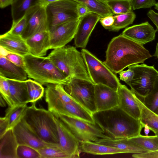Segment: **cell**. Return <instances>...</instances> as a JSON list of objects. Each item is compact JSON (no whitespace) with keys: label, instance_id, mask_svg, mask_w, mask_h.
Instances as JSON below:
<instances>
[{"label":"cell","instance_id":"cell-1","mask_svg":"<svg viewBox=\"0 0 158 158\" xmlns=\"http://www.w3.org/2000/svg\"><path fill=\"white\" fill-rule=\"evenodd\" d=\"M106 53L103 62L116 74L130 66L143 63L152 56L143 45L122 34L111 39Z\"/></svg>","mask_w":158,"mask_h":158},{"label":"cell","instance_id":"cell-2","mask_svg":"<svg viewBox=\"0 0 158 158\" xmlns=\"http://www.w3.org/2000/svg\"><path fill=\"white\" fill-rule=\"evenodd\" d=\"M95 123L110 139H129L140 135L144 126L119 107L92 114Z\"/></svg>","mask_w":158,"mask_h":158},{"label":"cell","instance_id":"cell-3","mask_svg":"<svg viewBox=\"0 0 158 158\" xmlns=\"http://www.w3.org/2000/svg\"><path fill=\"white\" fill-rule=\"evenodd\" d=\"M47 57L70 81L79 78L91 81L81 52L72 46L54 49Z\"/></svg>","mask_w":158,"mask_h":158},{"label":"cell","instance_id":"cell-4","mask_svg":"<svg viewBox=\"0 0 158 158\" xmlns=\"http://www.w3.org/2000/svg\"><path fill=\"white\" fill-rule=\"evenodd\" d=\"M36 102L27 107L22 118L27 125L43 141L59 143L57 126L54 116L49 110L38 108Z\"/></svg>","mask_w":158,"mask_h":158},{"label":"cell","instance_id":"cell-5","mask_svg":"<svg viewBox=\"0 0 158 158\" xmlns=\"http://www.w3.org/2000/svg\"><path fill=\"white\" fill-rule=\"evenodd\" d=\"M24 69L28 77L41 84L67 85L68 80L47 57L30 53L23 56Z\"/></svg>","mask_w":158,"mask_h":158},{"label":"cell","instance_id":"cell-6","mask_svg":"<svg viewBox=\"0 0 158 158\" xmlns=\"http://www.w3.org/2000/svg\"><path fill=\"white\" fill-rule=\"evenodd\" d=\"M81 52L91 81L95 85H103L117 91L121 84L116 74L87 50L82 48Z\"/></svg>","mask_w":158,"mask_h":158},{"label":"cell","instance_id":"cell-7","mask_svg":"<svg viewBox=\"0 0 158 158\" xmlns=\"http://www.w3.org/2000/svg\"><path fill=\"white\" fill-rule=\"evenodd\" d=\"M128 68L133 71L134 76L127 85L137 96L143 99L152 89L158 76V71L154 66L144 64H135Z\"/></svg>","mask_w":158,"mask_h":158},{"label":"cell","instance_id":"cell-8","mask_svg":"<svg viewBox=\"0 0 158 158\" xmlns=\"http://www.w3.org/2000/svg\"><path fill=\"white\" fill-rule=\"evenodd\" d=\"M56 117L64 123L80 143L85 142H98L101 139L110 138L96 124L61 114Z\"/></svg>","mask_w":158,"mask_h":158},{"label":"cell","instance_id":"cell-9","mask_svg":"<svg viewBox=\"0 0 158 158\" xmlns=\"http://www.w3.org/2000/svg\"><path fill=\"white\" fill-rule=\"evenodd\" d=\"M95 85L87 80L74 78L64 86L66 92L93 114L97 112L95 101Z\"/></svg>","mask_w":158,"mask_h":158},{"label":"cell","instance_id":"cell-10","mask_svg":"<svg viewBox=\"0 0 158 158\" xmlns=\"http://www.w3.org/2000/svg\"><path fill=\"white\" fill-rule=\"evenodd\" d=\"M78 3L73 0H59L47 6L49 30L59 24L80 18L77 11Z\"/></svg>","mask_w":158,"mask_h":158},{"label":"cell","instance_id":"cell-11","mask_svg":"<svg viewBox=\"0 0 158 158\" xmlns=\"http://www.w3.org/2000/svg\"><path fill=\"white\" fill-rule=\"evenodd\" d=\"M79 21L80 18L59 24L50 29L48 31L50 49L64 47L74 38Z\"/></svg>","mask_w":158,"mask_h":158},{"label":"cell","instance_id":"cell-12","mask_svg":"<svg viewBox=\"0 0 158 158\" xmlns=\"http://www.w3.org/2000/svg\"><path fill=\"white\" fill-rule=\"evenodd\" d=\"M27 23L21 36L26 40L33 35L43 31H48L45 7L40 5L29 10L25 15Z\"/></svg>","mask_w":158,"mask_h":158},{"label":"cell","instance_id":"cell-13","mask_svg":"<svg viewBox=\"0 0 158 158\" xmlns=\"http://www.w3.org/2000/svg\"><path fill=\"white\" fill-rule=\"evenodd\" d=\"M13 129L19 145L28 146L37 150L48 147L60 148L59 144L49 143L43 141L27 125L22 119Z\"/></svg>","mask_w":158,"mask_h":158},{"label":"cell","instance_id":"cell-14","mask_svg":"<svg viewBox=\"0 0 158 158\" xmlns=\"http://www.w3.org/2000/svg\"><path fill=\"white\" fill-rule=\"evenodd\" d=\"M54 118L58 129L60 148L71 158H79L80 143L60 119L55 116Z\"/></svg>","mask_w":158,"mask_h":158},{"label":"cell","instance_id":"cell-15","mask_svg":"<svg viewBox=\"0 0 158 158\" xmlns=\"http://www.w3.org/2000/svg\"><path fill=\"white\" fill-rule=\"evenodd\" d=\"M101 17L93 13H89L80 18V21L74 38L76 48H85L91 35Z\"/></svg>","mask_w":158,"mask_h":158},{"label":"cell","instance_id":"cell-16","mask_svg":"<svg viewBox=\"0 0 158 158\" xmlns=\"http://www.w3.org/2000/svg\"><path fill=\"white\" fill-rule=\"evenodd\" d=\"M48 110L56 116L61 114L96 124L92 114L77 101L60 103Z\"/></svg>","mask_w":158,"mask_h":158},{"label":"cell","instance_id":"cell-17","mask_svg":"<svg viewBox=\"0 0 158 158\" xmlns=\"http://www.w3.org/2000/svg\"><path fill=\"white\" fill-rule=\"evenodd\" d=\"M95 101L97 112L119 107L118 91L103 85H95Z\"/></svg>","mask_w":158,"mask_h":158},{"label":"cell","instance_id":"cell-18","mask_svg":"<svg viewBox=\"0 0 158 158\" xmlns=\"http://www.w3.org/2000/svg\"><path fill=\"white\" fill-rule=\"evenodd\" d=\"M157 31L148 22H146L126 28L122 34L143 45L155 40Z\"/></svg>","mask_w":158,"mask_h":158},{"label":"cell","instance_id":"cell-19","mask_svg":"<svg viewBox=\"0 0 158 158\" xmlns=\"http://www.w3.org/2000/svg\"><path fill=\"white\" fill-rule=\"evenodd\" d=\"M119 98V107L134 118L140 120L141 111L136 99V95L126 86L121 84L117 90Z\"/></svg>","mask_w":158,"mask_h":158},{"label":"cell","instance_id":"cell-20","mask_svg":"<svg viewBox=\"0 0 158 158\" xmlns=\"http://www.w3.org/2000/svg\"><path fill=\"white\" fill-rule=\"evenodd\" d=\"M0 46L11 52L23 57L30 53L26 40L21 36L14 35L8 31L0 35Z\"/></svg>","mask_w":158,"mask_h":158},{"label":"cell","instance_id":"cell-21","mask_svg":"<svg viewBox=\"0 0 158 158\" xmlns=\"http://www.w3.org/2000/svg\"><path fill=\"white\" fill-rule=\"evenodd\" d=\"M30 53L37 56H43L50 49V43L48 31H43L37 33L26 40Z\"/></svg>","mask_w":158,"mask_h":158},{"label":"cell","instance_id":"cell-22","mask_svg":"<svg viewBox=\"0 0 158 158\" xmlns=\"http://www.w3.org/2000/svg\"><path fill=\"white\" fill-rule=\"evenodd\" d=\"M45 90V100L49 110L58 103L76 101L60 84L48 85Z\"/></svg>","mask_w":158,"mask_h":158},{"label":"cell","instance_id":"cell-23","mask_svg":"<svg viewBox=\"0 0 158 158\" xmlns=\"http://www.w3.org/2000/svg\"><path fill=\"white\" fill-rule=\"evenodd\" d=\"M7 79L10 85L13 106L30 102L26 81Z\"/></svg>","mask_w":158,"mask_h":158},{"label":"cell","instance_id":"cell-24","mask_svg":"<svg viewBox=\"0 0 158 158\" xmlns=\"http://www.w3.org/2000/svg\"><path fill=\"white\" fill-rule=\"evenodd\" d=\"M0 75L19 81H25L28 77L24 68L16 65L2 56H0Z\"/></svg>","mask_w":158,"mask_h":158},{"label":"cell","instance_id":"cell-25","mask_svg":"<svg viewBox=\"0 0 158 158\" xmlns=\"http://www.w3.org/2000/svg\"><path fill=\"white\" fill-rule=\"evenodd\" d=\"M0 158H18V144L13 129L8 130L0 137Z\"/></svg>","mask_w":158,"mask_h":158},{"label":"cell","instance_id":"cell-26","mask_svg":"<svg viewBox=\"0 0 158 158\" xmlns=\"http://www.w3.org/2000/svg\"><path fill=\"white\" fill-rule=\"evenodd\" d=\"M97 143L116 148L124 151L126 153H144L148 151L129 139H103Z\"/></svg>","mask_w":158,"mask_h":158},{"label":"cell","instance_id":"cell-27","mask_svg":"<svg viewBox=\"0 0 158 158\" xmlns=\"http://www.w3.org/2000/svg\"><path fill=\"white\" fill-rule=\"evenodd\" d=\"M80 152L95 155H103L124 153L125 152L120 149L92 142H85L80 143Z\"/></svg>","mask_w":158,"mask_h":158},{"label":"cell","instance_id":"cell-28","mask_svg":"<svg viewBox=\"0 0 158 158\" xmlns=\"http://www.w3.org/2000/svg\"><path fill=\"white\" fill-rule=\"evenodd\" d=\"M135 98L140 109L142 123L144 127L146 126L153 132H158V115L148 108L142 99L136 95Z\"/></svg>","mask_w":158,"mask_h":158},{"label":"cell","instance_id":"cell-29","mask_svg":"<svg viewBox=\"0 0 158 158\" xmlns=\"http://www.w3.org/2000/svg\"><path fill=\"white\" fill-rule=\"evenodd\" d=\"M39 5V0H13L10 5L12 23L20 20L29 10Z\"/></svg>","mask_w":158,"mask_h":158},{"label":"cell","instance_id":"cell-30","mask_svg":"<svg viewBox=\"0 0 158 158\" xmlns=\"http://www.w3.org/2000/svg\"><path fill=\"white\" fill-rule=\"evenodd\" d=\"M73 0L85 5L90 12L95 14L101 18L114 15L104 1L102 0Z\"/></svg>","mask_w":158,"mask_h":158},{"label":"cell","instance_id":"cell-31","mask_svg":"<svg viewBox=\"0 0 158 158\" xmlns=\"http://www.w3.org/2000/svg\"><path fill=\"white\" fill-rule=\"evenodd\" d=\"M27 107V104L8 107L5 117L8 123V130L13 129L22 118Z\"/></svg>","mask_w":158,"mask_h":158},{"label":"cell","instance_id":"cell-32","mask_svg":"<svg viewBox=\"0 0 158 158\" xmlns=\"http://www.w3.org/2000/svg\"><path fill=\"white\" fill-rule=\"evenodd\" d=\"M129 139L148 152L158 150V137L156 135L144 136L141 134Z\"/></svg>","mask_w":158,"mask_h":158},{"label":"cell","instance_id":"cell-33","mask_svg":"<svg viewBox=\"0 0 158 158\" xmlns=\"http://www.w3.org/2000/svg\"><path fill=\"white\" fill-rule=\"evenodd\" d=\"M113 24L108 30L110 31H118L133 23L136 15L132 11L124 14L115 15Z\"/></svg>","mask_w":158,"mask_h":158},{"label":"cell","instance_id":"cell-34","mask_svg":"<svg viewBox=\"0 0 158 158\" xmlns=\"http://www.w3.org/2000/svg\"><path fill=\"white\" fill-rule=\"evenodd\" d=\"M25 81L30 102H36L40 99L43 96L44 91L42 85L31 79Z\"/></svg>","mask_w":158,"mask_h":158},{"label":"cell","instance_id":"cell-35","mask_svg":"<svg viewBox=\"0 0 158 158\" xmlns=\"http://www.w3.org/2000/svg\"><path fill=\"white\" fill-rule=\"evenodd\" d=\"M105 2L114 15L132 11L131 0H110Z\"/></svg>","mask_w":158,"mask_h":158},{"label":"cell","instance_id":"cell-36","mask_svg":"<svg viewBox=\"0 0 158 158\" xmlns=\"http://www.w3.org/2000/svg\"><path fill=\"white\" fill-rule=\"evenodd\" d=\"M142 100L145 105L153 112L158 107V76L150 92Z\"/></svg>","mask_w":158,"mask_h":158},{"label":"cell","instance_id":"cell-37","mask_svg":"<svg viewBox=\"0 0 158 158\" xmlns=\"http://www.w3.org/2000/svg\"><path fill=\"white\" fill-rule=\"evenodd\" d=\"M37 151L41 155V158H71L69 155L58 147H46Z\"/></svg>","mask_w":158,"mask_h":158},{"label":"cell","instance_id":"cell-38","mask_svg":"<svg viewBox=\"0 0 158 158\" xmlns=\"http://www.w3.org/2000/svg\"><path fill=\"white\" fill-rule=\"evenodd\" d=\"M17 153L18 158H41L37 150L26 145H19Z\"/></svg>","mask_w":158,"mask_h":158},{"label":"cell","instance_id":"cell-39","mask_svg":"<svg viewBox=\"0 0 158 158\" xmlns=\"http://www.w3.org/2000/svg\"><path fill=\"white\" fill-rule=\"evenodd\" d=\"M0 95L5 101L8 107L13 106L11 99L10 88L7 79L0 75Z\"/></svg>","mask_w":158,"mask_h":158},{"label":"cell","instance_id":"cell-40","mask_svg":"<svg viewBox=\"0 0 158 158\" xmlns=\"http://www.w3.org/2000/svg\"><path fill=\"white\" fill-rule=\"evenodd\" d=\"M27 19L26 15L15 23H12L10 29L8 31L14 35L21 36L26 26Z\"/></svg>","mask_w":158,"mask_h":158},{"label":"cell","instance_id":"cell-41","mask_svg":"<svg viewBox=\"0 0 158 158\" xmlns=\"http://www.w3.org/2000/svg\"><path fill=\"white\" fill-rule=\"evenodd\" d=\"M132 10L150 8L155 6L156 0H131Z\"/></svg>","mask_w":158,"mask_h":158},{"label":"cell","instance_id":"cell-42","mask_svg":"<svg viewBox=\"0 0 158 158\" xmlns=\"http://www.w3.org/2000/svg\"><path fill=\"white\" fill-rule=\"evenodd\" d=\"M5 57L16 65L23 68H24V63L23 56L11 52L5 56Z\"/></svg>","mask_w":158,"mask_h":158},{"label":"cell","instance_id":"cell-43","mask_svg":"<svg viewBox=\"0 0 158 158\" xmlns=\"http://www.w3.org/2000/svg\"><path fill=\"white\" fill-rule=\"evenodd\" d=\"M120 80L128 84L133 79L134 76L133 71L128 69L126 70H122L118 73Z\"/></svg>","mask_w":158,"mask_h":158},{"label":"cell","instance_id":"cell-44","mask_svg":"<svg viewBox=\"0 0 158 158\" xmlns=\"http://www.w3.org/2000/svg\"><path fill=\"white\" fill-rule=\"evenodd\" d=\"M99 21L102 26L108 30L113 24L114 19L113 15H108L101 18Z\"/></svg>","mask_w":158,"mask_h":158},{"label":"cell","instance_id":"cell-45","mask_svg":"<svg viewBox=\"0 0 158 158\" xmlns=\"http://www.w3.org/2000/svg\"><path fill=\"white\" fill-rule=\"evenodd\" d=\"M135 158H158V150L141 153H134L132 155Z\"/></svg>","mask_w":158,"mask_h":158},{"label":"cell","instance_id":"cell-46","mask_svg":"<svg viewBox=\"0 0 158 158\" xmlns=\"http://www.w3.org/2000/svg\"><path fill=\"white\" fill-rule=\"evenodd\" d=\"M8 123L4 116L0 118V137L8 130Z\"/></svg>","mask_w":158,"mask_h":158},{"label":"cell","instance_id":"cell-47","mask_svg":"<svg viewBox=\"0 0 158 158\" xmlns=\"http://www.w3.org/2000/svg\"><path fill=\"white\" fill-rule=\"evenodd\" d=\"M77 11L79 18L90 13L88 8L85 5L79 3H78L77 6Z\"/></svg>","mask_w":158,"mask_h":158},{"label":"cell","instance_id":"cell-48","mask_svg":"<svg viewBox=\"0 0 158 158\" xmlns=\"http://www.w3.org/2000/svg\"><path fill=\"white\" fill-rule=\"evenodd\" d=\"M147 15L155 25L156 29L158 31V13H156L153 10H151L148 12Z\"/></svg>","mask_w":158,"mask_h":158},{"label":"cell","instance_id":"cell-49","mask_svg":"<svg viewBox=\"0 0 158 158\" xmlns=\"http://www.w3.org/2000/svg\"><path fill=\"white\" fill-rule=\"evenodd\" d=\"M13 0H0V7L4 8L10 5Z\"/></svg>","mask_w":158,"mask_h":158},{"label":"cell","instance_id":"cell-50","mask_svg":"<svg viewBox=\"0 0 158 158\" xmlns=\"http://www.w3.org/2000/svg\"><path fill=\"white\" fill-rule=\"evenodd\" d=\"M59 0H39V4L40 6L46 7L48 4Z\"/></svg>","mask_w":158,"mask_h":158},{"label":"cell","instance_id":"cell-51","mask_svg":"<svg viewBox=\"0 0 158 158\" xmlns=\"http://www.w3.org/2000/svg\"><path fill=\"white\" fill-rule=\"evenodd\" d=\"M0 56L5 57L8 54L11 53L1 46H0Z\"/></svg>","mask_w":158,"mask_h":158},{"label":"cell","instance_id":"cell-52","mask_svg":"<svg viewBox=\"0 0 158 158\" xmlns=\"http://www.w3.org/2000/svg\"><path fill=\"white\" fill-rule=\"evenodd\" d=\"M5 103H6L5 101L0 95V106L2 107L6 106V105Z\"/></svg>","mask_w":158,"mask_h":158},{"label":"cell","instance_id":"cell-53","mask_svg":"<svg viewBox=\"0 0 158 158\" xmlns=\"http://www.w3.org/2000/svg\"><path fill=\"white\" fill-rule=\"evenodd\" d=\"M154 55L158 58V43L156 44V51Z\"/></svg>","mask_w":158,"mask_h":158},{"label":"cell","instance_id":"cell-54","mask_svg":"<svg viewBox=\"0 0 158 158\" xmlns=\"http://www.w3.org/2000/svg\"><path fill=\"white\" fill-rule=\"evenodd\" d=\"M154 6L155 9L158 11V2L156 3Z\"/></svg>","mask_w":158,"mask_h":158},{"label":"cell","instance_id":"cell-55","mask_svg":"<svg viewBox=\"0 0 158 158\" xmlns=\"http://www.w3.org/2000/svg\"><path fill=\"white\" fill-rule=\"evenodd\" d=\"M154 112L158 115V107L156 109Z\"/></svg>","mask_w":158,"mask_h":158},{"label":"cell","instance_id":"cell-56","mask_svg":"<svg viewBox=\"0 0 158 158\" xmlns=\"http://www.w3.org/2000/svg\"><path fill=\"white\" fill-rule=\"evenodd\" d=\"M154 134L156 135H157L158 137V132H154Z\"/></svg>","mask_w":158,"mask_h":158},{"label":"cell","instance_id":"cell-57","mask_svg":"<svg viewBox=\"0 0 158 158\" xmlns=\"http://www.w3.org/2000/svg\"><path fill=\"white\" fill-rule=\"evenodd\" d=\"M102 0V1H108V0Z\"/></svg>","mask_w":158,"mask_h":158}]
</instances>
